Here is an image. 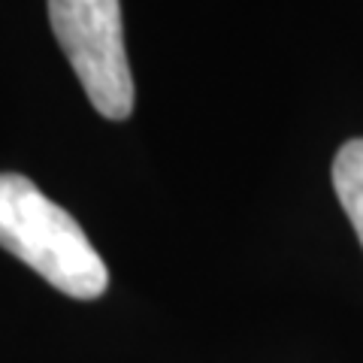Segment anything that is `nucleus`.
I'll return each mask as SVG.
<instances>
[{"mask_svg":"<svg viewBox=\"0 0 363 363\" xmlns=\"http://www.w3.org/2000/svg\"><path fill=\"white\" fill-rule=\"evenodd\" d=\"M49 21L91 106L109 121H124L133 112V76L124 52L121 4L49 0Z\"/></svg>","mask_w":363,"mask_h":363,"instance_id":"obj_2","label":"nucleus"},{"mask_svg":"<svg viewBox=\"0 0 363 363\" xmlns=\"http://www.w3.org/2000/svg\"><path fill=\"white\" fill-rule=\"evenodd\" d=\"M333 188L363 245V140H348L333 157Z\"/></svg>","mask_w":363,"mask_h":363,"instance_id":"obj_3","label":"nucleus"},{"mask_svg":"<svg viewBox=\"0 0 363 363\" xmlns=\"http://www.w3.org/2000/svg\"><path fill=\"white\" fill-rule=\"evenodd\" d=\"M0 245L73 300H97L109 285L79 221L18 173H0Z\"/></svg>","mask_w":363,"mask_h":363,"instance_id":"obj_1","label":"nucleus"}]
</instances>
